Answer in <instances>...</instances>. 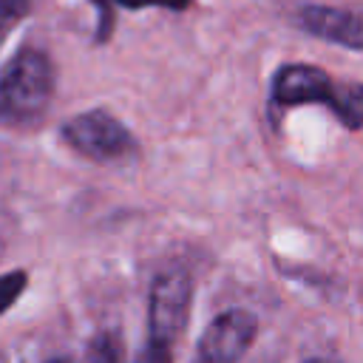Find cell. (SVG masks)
I'll return each instance as SVG.
<instances>
[{
    "instance_id": "cell-12",
    "label": "cell",
    "mask_w": 363,
    "mask_h": 363,
    "mask_svg": "<svg viewBox=\"0 0 363 363\" xmlns=\"http://www.w3.org/2000/svg\"><path fill=\"white\" fill-rule=\"evenodd\" d=\"M99 9V40H105L113 28V11H111V0H91Z\"/></svg>"
},
{
    "instance_id": "cell-14",
    "label": "cell",
    "mask_w": 363,
    "mask_h": 363,
    "mask_svg": "<svg viewBox=\"0 0 363 363\" xmlns=\"http://www.w3.org/2000/svg\"><path fill=\"white\" fill-rule=\"evenodd\" d=\"M51 363H68V360H51Z\"/></svg>"
},
{
    "instance_id": "cell-11",
    "label": "cell",
    "mask_w": 363,
    "mask_h": 363,
    "mask_svg": "<svg viewBox=\"0 0 363 363\" xmlns=\"http://www.w3.org/2000/svg\"><path fill=\"white\" fill-rule=\"evenodd\" d=\"M119 6L125 9H147V6H162V9H170V11H184L193 6V0H116Z\"/></svg>"
},
{
    "instance_id": "cell-8",
    "label": "cell",
    "mask_w": 363,
    "mask_h": 363,
    "mask_svg": "<svg viewBox=\"0 0 363 363\" xmlns=\"http://www.w3.org/2000/svg\"><path fill=\"white\" fill-rule=\"evenodd\" d=\"M88 363H119V343L113 335H99L88 349Z\"/></svg>"
},
{
    "instance_id": "cell-5",
    "label": "cell",
    "mask_w": 363,
    "mask_h": 363,
    "mask_svg": "<svg viewBox=\"0 0 363 363\" xmlns=\"http://www.w3.org/2000/svg\"><path fill=\"white\" fill-rule=\"evenodd\" d=\"M337 82L318 65H306V62H286L275 71L272 77V102L281 108H292V105H326L335 96Z\"/></svg>"
},
{
    "instance_id": "cell-9",
    "label": "cell",
    "mask_w": 363,
    "mask_h": 363,
    "mask_svg": "<svg viewBox=\"0 0 363 363\" xmlns=\"http://www.w3.org/2000/svg\"><path fill=\"white\" fill-rule=\"evenodd\" d=\"M26 289V272H6V275H0V312H6L14 301H17V295Z\"/></svg>"
},
{
    "instance_id": "cell-10",
    "label": "cell",
    "mask_w": 363,
    "mask_h": 363,
    "mask_svg": "<svg viewBox=\"0 0 363 363\" xmlns=\"http://www.w3.org/2000/svg\"><path fill=\"white\" fill-rule=\"evenodd\" d=\"M28 11V0H0V34L14 26L20 17H26Z\"/></svg>"
},
{
    "instance_id": "cell-3",
    "label": "cell",
    "mask_w": 363,
    "mask_h": 363,
    "mask_svg": "<svg viewBox=\"0 0 363 363\" xmlns=\"http://www.w3.org/2000/svg\"><path fill=\"white\" fill-rule=\"evenodd\" d=\"M62 139L94 162H119L136 153L130 130L105 111H88L62 125Z\"/></svg>"
},
{
    "instance_id": "cell-6",
    "label": "cell",
    "mask_w": 363,
    "mask_h": 363,
    "mask_svg": "<svg viewBox=\"0 0 363 363\" xmlns=\"http://www.w3.org/2000/svg\"><path fill=\"white\" fill-rule=\"evenodd\" d=\"M295 23L318 40H326L352 51H363V14L332 9V6H301L295 14Z\"/></svg>"
},
{
    "instance_id": "cell-7",
    "label": "cell",
    "mask_w": 363,
    "mask_h": 363,
    "mask_svg": "<svg viewBox=\"0 0 363 363\" xmlns=\"http://www.w3.org/2000/svg\"><path fill=\"white\" fill-rule=\"evenodd\" d=\"M329 111L349 130H360L363 128V85L360 82H337V91H335Z\"/></svg>"
},
{
    "instance_id": "cell-2",
    "label": "cell",
    "mask_w": 363,
    "mask_h": 363,
    "mask_svg": "<svg viewBox=\"0 0 363 363\" xmlns=\"http://www.w3.org/2000/svg\"><path fill=\"white\" fill-rule=\"evenodd\" d=\"M193 303V281L184 269H170L153 281L147 309V343L150 349L173 354L176 340L184 335Z\"/></svg>"
},
{
    "instance_id": "cell-4",
    "label": "cell",
    "mask_w": 363,
    "mask_h": 363,
    "mask_svg": "<svg viewBox=\"0 0 363 363\" xmlns=\"http://www.w3.org/2000/svg\"><path fill=\"white\" fill-rule=\"evenodd\" d=\"M255 332H258V323L250 312H244V309L221 312L204 329V335L196 346L193 363H235L252 346Z\"/></svg>"
},
{
    "instance_id": "cell-1",
    "label": "cell",
    "mask_w": 363,
    "mask_h": 363,
    "mask_svg": "<svg viewBox=\"0 0 363 363\" xmlns=\"http://www.w3.org/2000/svg\"><path fill=\"white\" fill-rule=\"evenodd\" d=\"M54 94V68L43 51L23 48L0 74V122L43 116Z\"/></svg>"
},
{
    "instance_id": "cell-13",
    "label": "cell",
    "mask_w": 363,
    "mask_h": 363,
    "mask_svg": "<svg viewBox=\"0 0 363 363\" xmlns=\"http://www.w3.org/2000/svg\"><path fill=\"white\" fill-rule=\"evenodd\" d=\"M309 363H332V360H309Z\"/></svg>"
}]
</instances>
